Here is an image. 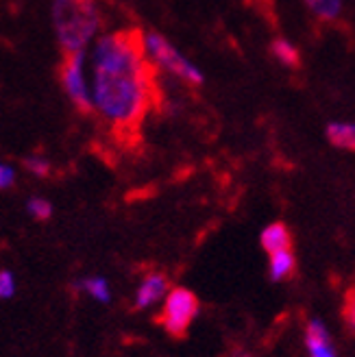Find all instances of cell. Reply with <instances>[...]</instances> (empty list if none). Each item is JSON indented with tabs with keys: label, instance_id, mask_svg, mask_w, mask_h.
<instances>
[{
	"label": "cell",
	"instance_id": "6da1fadb",
	"mask_svg": "<svg viewBox=\"0 0 355 357\" xmlns=\"http://www.w3.org/2000/svg\"><path fill=\"white\" fill-rule=\"evenodd\" d=\"M94 112L122 139H133L157 105V75L144 33L122 29L107 33L92 52Z\"/></svg>",
	"mask_w": 355,
	"mask_h": 357
},
{
	"label": "cell",
	"instance_id": "7a4b0ae2",
	"mask_svg": "<svg viewBox=\"0 0 355 357\" xmlns=\"http://www.w3.org/2000/svg\"><path fill=\"white\" fill-rule=\"evenodd\" d=\"M100 9L96 0H55L52 24L63 52H83L100 29Z\"/></svg>",
	"mask_w": 355,
	"mask_h": 357
},
{
	"label": "cell",
	"instance_id": "3957f363",
	"mask_svg": "<svg viewBox=\"0 0 355 357\" xmlns=\"http://www.w3.org/2000/svg\"><path fill=\"white\" fill-rule=\"evenodd\" d=\"M199 312H201V303H199L197 294L188 288L176 285V288H172L168 292L162 305H159L157 323L164 327L166 333H170L174 337H181L188 333L194 320H197Z\"/></svg>",
	"mask_w": 355,
	"mask_h": 357
},
{
	"label": "cell",
	"instance_id": "277c9868",
	"mask_svg": "<svg viewBox=\"0 0 355 357\" xmlns=\"http://www.w3.org/2000/svg\"><path fill=\"white\" fill-rule=\"evenodd\" d=\"M144 46H146L151 61L159 68H164L166 73H170L172 77L181 79L188 85H201L203 83L201 70L190 59H186L181 52L164 38V35H159L155 31L144 33Z\"/></svg>",
	"mask_w": 355,
	"mask_h": 357
},
{
	"label": "cell",
	"instance_id": "5b68a950",
	"mask_svg": "<svg viewBox=\"0 0 355 357\" xmlns=\"http://www.w3.org/2000/svg\"><path fill=\"white\" fill-rule=\"evenodd\" d=\"M59 77H61L66 94L75 102L77 109L83 114H92L94 100H92V89L87 87V81H85V50L83 52H63Z\"/></svg>",
	"mask_w": 355,
	"mask_h": 357
},
{
	"label": "cell",
	"instance_id": "8992f818",
	"mask_svg": "<svg viewBox=\"0 0 355 357\" xmlns=\"http://www.w3.org/2000/svg\"><path fill=\"white\" fill-rule=\"evenodd\" d=\"M170 290H172L170 279L162 271H149L146 275H142L133 292V307L139 312L159 307Z\"/></svg>",
	"mask_w": 355,
	"mask_h": 357
},
{
	"label": "cell",
	"instance_id": "52a82bcc",
	"mask_svg": "<svg viewBox=\"0 0 355 357\" xmlns=\"http://www.w3.org/2000/svg\"><path fill=\"white\" fill-rule=\"evenodd\" d=\"M303 344L308 357H340L335 351L333 337L321 318H310L303 329Z\"/></svg>",
	"mask_w": 355,
	"mask_h": 357
},
{
	"label": "cell",
	"instance_id": "ba28073f",
	"mask_svg": "<svg viewBox=\"0 0 355 357\" xmlns=\"http://www.w3.org/2000/svg\"><path fill=\"white\" fill-rule=\"evenodd\" d=\"M259 244H262V248L269 255L279 253V251H286V248L292 246L290 229L283 222H273L269 227H264L262 236H259Z\"/></svg>",
	"mask_w": 355,
	"mask_h": 357
},
{
	"label": "cell",
	"instance_id": "9c48e42d",
	"mask_svg": "<svg viewBox=\"0 0 355 357\" xmlns=\"http://www.w3.org/2000/svg\"><path fill=\"white\" fill-rule=\"evenodd\" d=\"M75 290L85 294L87 298H92L96 303H103V305H107L112 301V285L105 277H98V275H90V277H83L79 281H75Z\"/></svg>",
	"mask_w": 355,
	"mask_h": 357
},
{
	"label": "cell",
	"instance_id": "30bf717a",
	"mask_svg": "<svg viewBox=\"0 0 355 357\" xmlns=\"http://www.w3.org/2000/svg\"><path fill=\"white\" fill-rule=\"evenodd\" d=\"M296 271V257L292 253V248H286V251H279L269 255V277L275 283H283L292 279Z\"/></svg>",
	"mask_w": 355,
	"mask_h": 357
},
{
	"label": "cell",
	"instance_id": "8fae6325",
	"mask_svg": "<svg viewBox=\"0 0 355 357\" xmlns=\"http://www.w3.org/2000/svg\"><path fill=\"white\" fill-rule=\"evenodd\" d=\"M327 139L338 149L355 151V124L353 122H331L327 127Z\"/></svg>",
	"mask_w": 355,
	"mask_h": 357
},
{
	"label": "cell",
	"instance_id": "7c38bea8",
	"mask_svg": "<svg viewBox=\"0 0 355 357\" xmlns=\"http://www.w3.org/2000/svg\"><path fill=\"white\" fill-rule=\"evenodd\" d=\"M271 52L275 55L277 61H281L286 68H299L301 66V55L299 50L294 48V44H290L288 40L277 38L271 42Z\"/></svg>",
	"mask_w": 355,
	"mask_h": 357
},
{
	"label": "cell",
	"instance_id": "4fadbf2b",
	"mask_svg": "<svg viewBox=\"0 0 355 357\" xmlns=\"http://www.w3.org/2000/svg\"><path fill=\"white\" fill-rule=\"evenodd\" d=\"M305 5L310 7V11L318 17V20H335L342 11V3L340 0H305Z\"/></svg>",
	"mask_w": 355,
	"mask_h": 357
},
{
	"label": "cell",
	"instance_id": "5bb4252c",
	"mask_svg": "<svg viewBox=\"0 0 355 357\" xmlns=\"http://www.w3.org/2000/svg\"><path fill=\"white\" fill-rule=\"evenodd\" d=\"M27 211L35 220H48L52 216V205L42 196H33V199L27 201Z\"/></svg>",
	"mask_w": 355,
	"mask_h": 357
},
{
	"label": "cell",
	"instance_id": "9a60e30c",
	"mask_svg": "<svg viewBox=\"0 0 355 357\" xmlns=\"http://www.w3.org/2000/svg\"><path fill=\"white\" fill-rule=\"evenodd\" d=\"M24 168H27L31 174L42 176V178L50 174V162H48V159H44V157H40V155H31V157H27V159H24Z\"/></svg>",
	"mask_w": 355,
	"mask_h": 357
},
{
	"label": "cell",
	"instance_id": "2e32d148",
	"mask_svg": "<svg viewBox=\"0 0 355 357\" xmlns=\"http://www.w3.org/2000/svg\"><path fill=\"white\" fill-rule=\"evenodd\" d=\"M17 281L11 271H0V301H9L15 296Z\"/></svg>",
	"mask_w": 355,
	"mask_h": 357
},
{
	"label": "cell",
	"instance_id": "e0dca14e",
	"mask_svg": "<svg viewBox=\"0 0 355 357\" xmlns=\"http://www.w3.org/2000/svg\"><path fill=\"white\" fill-rule=\"evenodd\" d=\"M342 316L349 331L355 333V288H351L345 296V305H342Z\"/></svg>",
	"mask_w": 355,
	"mask_h": 357
},
{
	"label": "cell",
	"instance_id": "ac0fdd59",
	"mask_svg": "<svg viewBox=\"0 0 355 357\" xmlns=\"http://www.w3.org/2000/svg\"><path fill=\"white\" fill-rule=\"evenodd\" d=\"M13 181H15V172H13V168L7 166V164H0V190L11 188Z\"/></svg>",
	"mask_w": 355,
	"mask_h": 357
},
{
	"label": "cell",
	"instance_id": "d6986e66",
	"mask_svg": "<svg viewBox=\"0 0 355 357\" xmlns=\"http://www.w3.org/2000/svg\"><path fill=\"white\" fill-rule=\"evenodd\" d=\"M225 357H253V353H251V351H246L244 347H234Z\"/></svg>",
	"mask_w": 355,
	"mask_h": 357
}]
</instances>
